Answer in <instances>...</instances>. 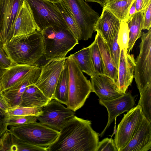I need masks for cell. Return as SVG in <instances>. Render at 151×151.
Wrapping results in <instances>:
<instances>
[{
	"label": "cell",
	"mask_w": 151,
	"mask_h": 151,
	"mask_svg": "<svg viewBox=\"0 0 151 151\" xmlns=\"http://www.w3.org/2000/svg\"><path fill=\"white\" fill-rule=\"evenodd\" d=\"M135 0H107L103 8L109 10L121 21L126 22L129 10Z\"/></svg>",
	"instance_id": "25"
},
{
	"label": "cell",
	"mask_w": 151,
	"mask_h": 151,
	"mask_svg": "<svg viewBox=\"0 0 151 151\" xmlns=\"http://www.w3.org/2000/svg\"><path fill=\"white\" fill-rule=\"evenodd\" d=\"M136 12L144 11L143 0H135Z\"/></svg>",
	"instance_id": "42"
},
{
	"label": "cell",
	"mask_w": 151,
	"mask_h": 151,
	"mask_svg": "<svg viewBox=\"0 0 151 151\" xmlns=\"http://www.w3.org/2000/svg\"><path fill=\"white\" fill-rule=\"evenodd\" d=\"M53 2L60 13L70 30L78 40H81V32L65 2L63 0H56Z\"/></svg>",
	"instance_id": "27"
},
{
	"label": "cell",
	"mask_w": 151,
	"mask_h": 151,
	"mask_svg": "<svg viewBox=\"0 0 151 151\" xmlns=\"http://www.w3.org/2000/svg\"><path fill=\"white\" fill-rule=\"evenodd\" d=\"M70 56L75 60L82 72L91 77L95 75L88 46L83 48Z\"/></svg>",
	"instance_id": "24"
},
{
	"label": "cell",
	"mask_w": 151,
	"mask_h": 151,
	"mask_svg": "<svg viewBox=\"0 0 151 151\" xmlns=\"http://www.w3.org/2000/svg\"><path fill=\"white\" fill-rule=\"evenodd\" d=\"M135 0L133 3L129 10L126 22L132 18L135 14L137 12L135 5Z\"/></svg>",
	"instance_id": "41"
},
{
	"label": "cell",
	"mask_w": 151,
	"mask_h": 151,
	"mask_svg": "<svg viewBox=\"0 0 151 151\" xmlns=\"http://www.w3.org/2000/svg\"><path fill=\"white\" fill-rule=\"evenodd\" d=\"M41 68L34 67L20 81L10 89L3 92L4 95L10 101V107L19 106L20 104L23 94L27 87L35 84L39 77Z\"/></svg>",
	"instance_id": "17"
},
{
	"label": "cell",
	"mask_w": 151,
	"mask_h": 151,
	"mask_svg": "<svg viewBox=\"0 0 151 151\" xmlns=\"http://www.w3.org/2000/svg\"><path fill=\"white\" fill-rule=\"evenodd\" d=\"M119 29L113 33L108 42L106 43L109 49L111 57L118 69L120 51L117 42V37Z\"/></svg>",
	"instance_id": "31"
},
{
	"label": "cell",
	"mask_w": 151,
	"mask_h": 151,
	"mask_svg": "<svg viewBox=\"0 0 151 151\" xmlns=\"http://www.w3.org/2000/svg\"><path fill=\"white\" fill-rule=\"evenodd\" d=\"M69 95V73L66 62L57 83L54 99L66 105Z\"/></svg>",
	"instance_id": "26"
},
{
	"label": "cell",
	"mask_w": 151,
	"mask_h": 151,
	"mask_svg": "<svg viewBox=\"0 0 151 151\" xmlns=\"http://www.w3.org/2000/svg\"><path fill=\"white\" fill-rule=\"evenodd\" d=\"M37 120V116L34 115L7 116L6 123L8 126H17L35 122Z\"/></svg>",
	"instance_id": "34"
},
{
	"label": "cell",
	"mask_w": 151,
	"mask_h": 151,
	"mask_svg": "<svg viewBox=\"0 0 151 151\" xmlns=\"http://www.w3.org/2000/svg\"><path fill=\"white\" fill-rule=\"evenodd\" d=\"M144 11L136 12L132 18L127 22L129 30V40L127 50L129 53L132 50L136 40L141 37Z\"/></svg>",
	"instance_id": "23"
},
{
	"label": "cell",
	"mask_w": 151,
	"mask_h": 151,
	"mask_svg": "<svg viewBox=\"0 0 151 151\" xmlns=\"http://www.w3.org/2000/svg\"><path fill=\"white\" fill-rule=\"evenodd\" d=\"M24 0H0V41L3 44L12 37L13 27Z\"/></svg>",
	"instance_id": "12"
},
{
	"label": "cell",
	"mask_w": 151,
	"mask_h": 151,
	"mask_svg": "<svg viewBox=\"0 0 151 151\" xmlns=\"http://www.w3.org/2000/svg\"><path fill=\"white\" fill-rule=\"evenodd\" d=\"M99 103L106 108L108 113V121L106 126L99 135L101 137L117 116L124 112L128 111L133 107L135 100L131 93L129 92L109 100L99 99Z\"/></svg>",
	"instance_id": "14"
},
{
	"label": "cell",
	"mask_w": 151,
	"mask_h": 151,
	"mask_svg": "<svg viewBox=\"0 0 151 151\" xmlns=\"http://www.w3.org/2000/svg\"><path fill=\"white\" fill-rule=\"evenodd\" d=\"M151 27V1L145 9L143 29L149 30Z\"/></svg>",
	"instance_id": "38"
},
{
	"label": "cell",
	"mask_w": 151,
	"mask_h": 151,
	"mask_svg": "<svg viewBox=\"0 0 151 151\" xmlns=\"http://www.w3.org/2000/svg\"><path fill=\"white\" fill-rule=\"evenodd\" d=\"M10 107V101L4 94L3 93L0 92V108L6 111Z\"/></svg>",
	"instance_id": "40"
},
{
	"label": "cell",
	"mask_w": 151,
	"mask_h": 151,
	"mask_svg": "<svg viewBox=\"0 0 151 151\" xmlns=\"http://www.w3.org/2000/svg\"><path fill=\"white\" fill-rule=\"evenodd\" d=\"M96 151H118L114 140L106 138L99 142Z\"/></svg>",
	"instance_id": "35"
},
{
	"label": "cell",
	"mask_w": 151,
	"mask_h": 151,
	"mask_svg": "<svg viewBox=\"0 0 151 151\" xmlns=\"http://www.w3.org/2000/svg\"><path fill=\"white\" fill-rule=\"evenodd\" d=\"M135 60L133 55L130 54L127 50H121L118 78L115 83L118 91L123 94L132 82Z\"/></svg>",
	"instance_id": "13"
},
{
	"label": "cell",
	"mask_w": 151,
	"mask_h": 151,
	"mask_svg": "<svg viewBox=\"0 0 151 151\" xmlns=\"http://www.w3.org/2000/svg\"><path fill=\"white\" fill-rule=\"evenodd\" d=\"M35 67L14 65L4 69L0 76V91L3 92L10 89L24 78Z\"/></svg>",
	"instance_id": "19"
},
{
	"label": "cell",
	"mask_w": 151,
	"mask_h": 151,
	"mask_svg": "<svg viewBox=\"0 0 151 151\" xmlns=\"http://www.w3.org/2000/svg\"><path fill=\"white\" fill-rule=\"evenodd\" d=\"M17 145V151H47V147L31 145L18 139Z\"/></svg>",
	"instance_id": "36"
},
{
	"label": "cell",
	"mask_w": 151,
	"mask_h": 151,
	"mask_svg": "<svg viewBox=\"0 0 151 151\" xmlns=\"http://www.w3.org/2000/svg\"><path fill=\"white\" fill-rule=\"evenodd\" d=\"M14 65L4 48L3 43L0 41V67L6 69Z\"/></svg>",
	"instance_id": "37"
},
{
	"label": "cell",
	"mask_w": 151,
	"mask_h": 151,
	"mask_svg": "<svg viewBox=\"0 0 151 151\" xmlns=\"http://www.w3.org/2000/svg\"><path fill=\"white\" fill-rule=\"evenodd\" d=\"M37 31L29 7L25 0L20 7L15 20L12 31V37L28 35Z\"/></svg>",
	"instance_id": "18"
},
{
	"label": "cell",
	"mask_w": 151,
	"mask_h": 151,
	"mask_svg": "<svg viewBox=\"0 0 151 151\" xmlns=\"http://www.w3.org/2000/svg\"></svg>",
	"instance_id": "47"
},
{
	"label": "cell",
	"mask_w": 151,
	"mask_h": 151,
	"mask_svg": "<svg viewBox=\"0 0 151 151\" xmlns=\"http://www.w3.org/2000/svg\"><path fill=\"white\" fill-rule=\"evenodd\" d=\"M8 130L17 139L33 145L47 147L56 139L59 131L37 122L10 126Z\"/></svg>",
	"instance_id": "5"
},
{
	"label": "cell",
	"mask_w": 151,
	"mask_h": 151,
	"mask_svg": "<svg viewBox=\"0 0 151 151\" xmlns=\"http://www.w3.org/2000/svg\"><path fill=\"white\" fill-rule=\"evenodd\" d=\"M120 24L119 19L109 10L103 8L95 23L94 31L99 33L107 43L113 32L119 29Z\"/></svg>",
	"instance_id": "20"
},
{
	"label": "cell",
	"mask_w": 151,
	"mask_h": 151,
	"mask_svg": "<svg viewBox=\"0 0 151 151\" xmlns=\"http://www.w3.org/2000/svg\"><path fill=\"white\" fill-rule=\"evenodd\" d=\"M144 117L141 108L138 105L124 114L114 139L118 151H121L129 142Z\"/></svg>",
	"instance_id": "11"
},
{
	"label": "cell",
	"mask_w": 151,
	"mask_h": 151,
	"mask_svg": "<svg viewBox=\"0 0 151 151\" xmlns=\"http://www.w3.org/2000/svg\"><path fill=\"white\" fill-rule=\"evenodd\" d=\"M28 4L37 31L41 32L50 27L69 29L60 13L50 0H25Z\"/></svg>",
	"instance_id": "6"
},
{
	"label": "cell",
	"mask_w": 151,
	"mask_h": 151,
	"mask_svg": "<svg viewBox=\"0 0 151 151\" xmlns=\"http://www.w3.org/2000/svg\"><path fill=\"white\" fill-rule=\"evenodd\" d=\"M4 69L0 67V76L3 72Z\"/></svg>",
	"instance_id": "45"
},
{
	"label": "cell",
	"mask_w": 151,
	"mask_h": 151,
	"mask_svg": "<svg viewBox=\"0 0 151 151\" xmlns=\"http://www.w3.org/2000/svg\"><path fill=\"white\" fill-rule=\"evenodd\" d=\"M41 109L42 113L37 116V120L47 127L58 131L75 116L74 111L54 99L50 101Z\"/></svg>",
	"instance_id": "10"
},
{
	"label": "cell",
	"mask_w": 151,
	"mask_h": 151,
	"mask_svg": "<svg viewBox=\"0 0 151 151\" xmlns=\"http://www.w3.org/2000/svg\"><path fill=\"white\" fill-rule=\"evenodd\" d=\"M107 0H84L86 2H94L98 3L102 7L106 5Z\"/></svg>",
	"instance_id": "43"
},
{
	"label": "cell",
	"mask_w": 151,
	"mask_h": 151,
	"mask_svg": "<svg viewBox=\"0 0 151 151\" xmlns=\"http://www.w3.org/2000/svg\"><path fill=\"white\" fill-rule=\"evenodd\" d=\"M76 21L81 32V40H86L91 37L94 26L99 17L84 0H63Z\"/></svg>",
	"instance_id": "8"
},
{
	"label": "cell",
	"mask_w": 151,
	"mask_h": 151,
	"mask_svg": "<svg viewBox=\"0 0 151 151\" xmlns=\"http://www.w3.org/2000/svg\"><path fill=\"white\" fill-rule=\"evenodd\" d=\"M50 100L35 84L27 86L24 92L19 106L42 108Z\"/></svg>",
	"instance_id": "21"
},
{
	"label": "cell",
	"mask_w": 151,
	"mask_h": 151,
	"mask_svg": "<svg viewBox=\"0 0 151 151\" xmlns=\"http://www.w3.org/2000/svg\"><path fill=\"white\" fill-rule=\"evenodd\" d=\"M66 57L50 60L41 67L40 75L35 85L50 101L54 99L56 87Z\"/></svg>",
	"instance_id": "9"
},
{
	"label": "cell",
	"mask_w": 151,
	"mask_h": 151,
	"mask_svg": "<svg viewBox=\"0 0 151 151\" xmlns=\"http://www.w3.org/2000/svg\"><path fill=\"white\" fill-rule=\"evenodd\" d=\"M95 40L99 47L106 69V75L113 79L116 82L117 78L118 70L110 53L109 47L100 34L97 32Z\"/></svg>",
	"instance_id": "22"
},
{
	"label": "cell",
	"mask_w": 151,
	"mask_h": 151,
	"mask_svg": "<svg viewBox=\"0 0 151 151\" xmlns=\"http://www.w3.org/2000/svg\"><path fill=\"white\" fill-rule=\"evenodd\" d=\"M141 37L134 76L139 93L151 84V29L147 33L142 32Z\"/></svg>",
	"instance_id": "7"
},
{
	"label": "cell",
	"mask_w": 151,
	"mask_h": 151,
	"mask_svg": "<svg viewBox=\"0 0 151 151\" xmlns=\"http://www.w3.org/2000/svg\"><path fill=\"white\" fill-rule=\"evenodd\" d=\"M50 0L51 1H55L56 0Z\"/></svg>",
	"instance_id": "46"
},
{
	"label": "cell",
	"mask_w": 151,
	"mask_h": 151,
	"mask_svg": "<svg viewBox=\"0 0 151 151\" xmlns=\"http://www.w3.org/2000/svg\"><path fill=\"white\" fill-rule=\"evenodd\" d=\"M41 108L17 106L10 107L5 111L7 116L27 115L37 116L42 113Z\"/></svg>",
	"instance_id": "30"
},
{
	"label": "cell",
	"mask_w": 151,
	"mask_h": 151,
	"mask_svg": "<svg viewBox=\"0 0 151 151\" xmlns=\"http://www.w3.org/2000/svg\"><path fill=\"white\" fill-rule=\"evenodd\" d=\"M4 48L14 65L37 66L44 56V44L41 32L13 37L3 44Z\"/></svg>",
	"instance_id": "2"
},
{
	"label": "cell",
	"mask_w": 151,
	"mask_h": 151,
	"mask_svg": "<svg viewBox=\"0 0 151 151\" xmlns=\"http://www.w3.org/2000/svg\"><path fill=\"white\" fill-rule=\"evenodd\" d=\"M0 139V151H17V139L8 130Z\"/></svg>",
	"instance_id": "32"
},
{
	"label": "cell",
	"mask_w": 151,
	"mask_h": 151,
	"mask_svg": "<svg viewBox=\"0 0 151 151\" xmlns=\"http://www.w3.org/2000/svg\"><path fill=\"white\" fill-rule=\"evenodd\" d=\"M88 47L93 63L95 75H106V71L98 45L95 40Z\"/></svg>",
	"instance_id": "28"
},
{
	"label": "cell",
	"mask_w": 151,
	"mask_h": 151,
	"mask_svg": "<svg viewBox=\"0 0 151 151\" xmlns=\"http://www.w3.org/2000/svg\"><path fill=\"white\" fill-rule=\"evenodd\" d=\"M91 122L76 116L62 128L55 140L47 151H96L99 134Z\"/></svg>",
	"instance_id": "1"
},
{
	"label": "cell",
	"mask_w": 151,
	"mask_h": 151,
	"mask_svg": "<svg viewBox=\"0 0 151 151\" xmlns=\"http://www.w3.org/2000/svg\"><path fill=\"white\" fill-rule=\"evenodd\" d=\"M151 149V122L144 117L131 139L121 151H148Z\"/></svg>",
	"instance_id": "15"
},
{
	"label": "cell",
	"mask_w": 151,
	"mask_h": 151,
	"mask_svg": "<svg viewBox=\"0 0 151 151\" xmlns=\"http://www.w3.org/2000/svg\"><path fill=\"white\" fill-rule=\"evenodd\" d=\"M7 116L6 111L0 108V137L8 130L6 123Z\"/></svg>",
	"instance_id": "39"
},
{
	"label": "cell",
	"mask_w": 151,
	"mask_h": 151,
	"mask_svg": "<svg viewBox=\"0 0 151 151\" xmlns=\"http://www.w3.org/2000/svg\"><path fill=\"white\" fill-rule=\"evenodd\" d=\"M129 40V30L127 23L126 21H121L117 37V42L120 50H127Z\"/></svg>",
	"instance_id": "33"
},
{
	"label": "cell",
	"mask_w": 151,
	"mask_h": 151,
	"mask_svg": "<svg viewBox=\"0 0 151 151\" xmlns=\"http://www.w3.org/2000/svg\"><path fill=\"white\" fill-rule=\"evenodd\" d=\"M92 92H94L99 99L109 100L122 95L119 92L115 81L104 75H95L91 77Z\"/></svg>",
	"instance_id": "16"
},
{
	"label": "cell",
	"mask_w": 151,
	"mask_h": 151,
	"mask_svg": "<svg viewBox=\"0 0 151 151\" xmlns=\"http://www.w3.org/2000/svg\"><path fill=\"white\" fill-rule=\"evenodd\" d=\"M140 93L137 105L141 107L144 117L151 122V84Z\"/></svg>",
	"instance_id": "29"
},
{
	"label": "cell",
	"mask_w": 151,
	"mask_h": 151,
	"mask_svg": "<svg viewBox=\"0 0 151 151\" xmlns=\"http://www.w3.org/2000/svg\"><path fill=\"white\" fill-rule=\"evenodd\" d=\"M46 60L61 59L78 44V40L69 29L57 26L47 27L41 32Z\"/></svg>",
	"instance_id": "3"
},
{
	"label": "cell",
	"mask_w": 151,
	"mask_h": 151,
	"mask_svg": "<svg viewBox=\"0 0 151 151\" xmlns=\"http://www.w3.org/2000/svg\"><path fill=\"white\" fill-rule=\"evenodd\" d=\"M66 62L69 73V95L66 105L75 112L84 104L92 92L91 84L70 56L66 58Z\"/></svg>",
	"instance_id": "4"
},
{
	"label": "cell",
	"mask_w": 151,
	"mask_h": 151,
	"mask_svg": "<svg viewBox=\"0 0 151 151\" xmlns=\"http://www.w3.org/2000/svg\"><path fill=\"white\" fill-rule=\"evenodd\" d=\"M151 1V0H143L144 10Z\"/></svg>",
	"instance_id": "44"
}]
</instances>
